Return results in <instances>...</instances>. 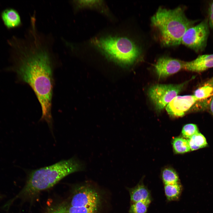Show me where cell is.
<instances>
[{
    "mask_svg": "<svg viewBox=\"0 0 213 213\" xmlns=\"http://www.w3.org/2000/svg\"><path fill=\"white\" fill-rule=\"evenodd\" d=\"M151 202V200L131 203L130 213H146Z\"/></svg>",
    "mask_w": 213,
    "mask_h": 213,
    "instance_id": "e0dca14e",
    "label": "cell"
},
{
    "mask_svg": "<svg viewBox=\"0 0 213 213\" xmlns=\"http://www.w3.org/2000/svg\"><path fill=\"white\" fill-rule=\"evenodd\" d=\"M193 95L197 101L206 100L213 96V87L204 83L194 91Z\"/></svg>",
    "mask_w": 213,
    "mask_h": 213,
    "instance_id": "9a60e30c",
    "label": "cell"
},
{
    "mask_svg": "<svg viewBox=\"0 0 213 213\" xmlns=\"http://www.w3.org/2000/svg\"><path fill=\"white\" fill-rule=\"evenodd\" d=\"M197 101L193 95L177 96L167 105L166 109L171 116H183Z\"/></svg>",
    "mask_w": 213,
    "mask_h": 213,
    "instance_id": "ba28073f",
    "label": "cell"
},
{
    "mask_svg": "<svg viewBox=\"0 0 213 213\" xmlns=\"http://www.w3.org/2000/svg\"><path fill=\"white\" fill-rule=\"evenodd\" d=\"M198 133V130L197 126L193 124H188L185 125L182 131L183 136L187 139Z\"/></svg>",
    "mask_w": 213,
    "mask_h": 213,
    "instance_id": "d6986e66",
    "label": "cell"
},
{
    "mask_svg": "<svg viewBox=\"0 0 213 213\" xmlns=\"http://www.w3.org/2000/svg\"><path fill=\"white\" fill-rule=\"evenodd\" d=\"M162 178L164 184L179 182V178L175 171L170 169H165L162 173Z\"/></svg>",
    "mask_w": 213,
    "mask_h": 213,
    "instance_id": "ac0fdd59",
    "label": "cell"
},
{
    "mask_svg": "<svg viewBox=\"0 0 213 213\" xmlns=\"http://www.w3.org/2000/svg\"><path fill=\"white\" fill-rule=\"evenodd\" d=\"M213 67V54L199 56L190 61H184L183 70L200 73Z\"/></svg>",
    "mask_w": 213,
    "mask_h": 213,
    "instance_id": "30bf717a",
    "label": "cell"
},
{
    "mask_svg": "<svg viewBox=\"0 0 213 213\" xmlns=\"http://www.w3.org/2000/svg\"><path fill=\"white\" fill-rule=\"evenodd\" d=\"M131 203L151 200L149 190L143 185L139 184L129 191Z\"/></svg>",
    "mask_w": 213,
    "mask_h": 213,
    "instance_id": "7c38bea8",
    "label": "cell"
},
{
    "mask_svg": "<svg viewBox=\"0 0 213 213\" xmlns=\"http://www.w3.org/2000/svg\"><path fill=\"white\" fill-rule=\"evenodd\" d=\"M198 21L188 18L184 9L180 7L173 9L160 7L151 19V25L157 31L160 42L165 46L181 44L185 32Z\"/></svg>",
    "mask_w": 213,
    "mask_h": 213,
    "instance_id": "7a4b0ae2",
    "label": "cell"
},
{
    "mask_svg": "<svg viewBox=\"0 0 213 213\" xmlns=\"http://www.w3.org/2000/svg\"><path fill=\"white\" fill-rule=\"evenodd\" d=\"M164 185V192L167 199L172 201L178 199L182 191V187L179 182Z\"/></svg>",
    "mask_w": 213,
    "mask_h": 213,
    "instance_id": "4fadbf2b",
    "label": "cell"
},
{
    "mask_svg": "<svg viewBox=\"0 0 213 213\" xmlns=\"http://www.w3.org/2000/svg\"><path fill=\"white\" fill-rule=\"evenodd\" d=\"M187 140L191 151L204 147L207 144L204 136L199 133L194 135Z\"/></svg>",
    "mask_w": 213,
    "mask_h": 213,
    "instance_id": "5bb4252c",
    "label": "cell"
},
{
    "mask_svg": "<svg viewBox=\"0 0 213 213\" xmlns=\"http://www.w3.org/2000/svg\"><path fill=\"white\" fill-rule=\"evenodd\" d=\"M92 43L107 58L122 65L133 64L141 54L138 45L125 36H105L93 39Z\"/></svg>",
    "mask_w": 213,
    "mask_h": 213,
    "instance_id": "277c9868",
    "label": "cell"
},
{
    "mask_svg": "<svg viewBox=\"0 0 213 213\" xmlns=\"http://www.w3.org/2000/svg\"><path fill=\"white\" fill-rule=\"evenodd\" d=\"M184 61L168 57L159 58L154 65L159 78H163L183 70Z\"/></svg>",
    "mask_w": 213,
    "mask_h": 213,
    "instance_id": "9c48e42d",
    "label": "cell"
},
{
    "mask_svg": "<svg viewBox=\"0 0 213 213\" xmlns=\"http://www.w3.org/2000/svg\"><path fill=\"white\" fill-rule=\"evenodd\" d=\"M85 163L76 157L31 171L20 195L33 196L52 187L63 178L73 172L85 170Z\"/></svg>",
    "mask_w": 213,
    "mask_h": 213,
    "instance_id": "3957f363",
    "label": "cell"
},
{
    "mask_svg": "<svg viewBox=\"0 0 213 213\" xmlns=\"http://www.w3.org/2000/svg\"><path fill=\"white\" fill-rule=\"evenodd\" d=\"M189 81L178 84H157L150 87L148 91L149 97L156 109L160 111L181 91Z\"/></svg>",
    "mask_w": 213,
    "mask_h": 213,
    "instance_id": "52a82bcc",
    "label": "cell"
},
{
    "mask_svg": "<svg viewBox=\"0 0 213 213\" xmlns=\"http://www.w3.org/2000/svg\"><path fill=\"white\" fill-rule=\"evenodd\" d=\"M46 213H69L67 207L64 205H60L49 210Z\"/></svg>",
    "mask_w": 213,
    "mask_h": 213,
    "instance_id": "44dd1931",
    "label": "cell"
},
{
    "mask_svg": "<svg viewBox=\"0 0 213 213\" xmlns=\"http://www.w3.org/2000/svg\"><path fill=\"white\" fill-rule=\"evenodd\" d=\"M207 17L211 29L213 32V1L210 2L208 4Z\"/></svg>",
    "mask_w": 213,
    "mask_h": 213,
    "instance_id": "ffe728a7",
    "label": "cell"
},
{
    "mask_svg": "<svg viewBox=\"0 0 213 213\" xmlns=\"http://www.w3.org/2000/svg\"><path fill=\"white\" fill-rule=\"evenodd\" d=\"M75 191L69 206V213H97L100 204L98 193L91 187L84 185Z\"/></svg>",
    "mask_w": 213,
    "mask_h": 213,
    "instance_id": "5b68a950",
    "label": "cell"
},
{
    "mask_svg": "<svg viewBox=\"0 0 213 213\" xmlns=\"http://www.w3.org/2000/svg\"><path fill=\"white\" fill-rule=\"evenodd\" d=\"M209 110L211 114L213 115V96L211 99L210 101L209 104Z\"/></svg>",
    "mask_w": 213,
    "mask_h": 213,
    "instance_id": "7402d4cb",
    "label": "cell"
},
{
    "mask_svg": "<svg viewBox=\"0 0 213 213\" xmlns=\"http://www.w3.org/2000/svg\"><path fill=\"white\" fill-rule=\"evenodd\" d=\"M1 17L4 25L8 29L19 27L22 25L19 13L14 9L8 8L3 10Z\"/></svg>",
    "mask_w": 213,
    "mask_h": 213,
    "instance_id": "8fae6325",
    "label": "cell"
},
{
    "mask_svg": "<svg viewBox=\"0 0 213 213\" xmlns=\"http://www.w3.org/2000/svg\"><path fill=\"white\" fill-rule=\"evenodd\" d=\"M173 147L175 151L178 153H183L191 150L187 140L182 138H175L173 142Z\"/></svg>",
    "mask_w": 213,
    "mask_h": 213,
    "instance_id": "2e32d148",
    "label": "cell"
},
{
    "mask_svg": "<svg viewBox=\"0 0 213 213\" xmlns=\"http://www.w3.org/2000/svg\"><path fill=\"white\" fill-rule=\"evenodd\" d=\"M53 40L51 36L36 29L28 32L24 38L12 39L9 43L12 64L7 69L15 72L19 80L32 88L41 107V120L51 127L52 70L57 54L53 49Z\"/></svg>",
    "mask_w": 213,
    "mask_h": 213,
    "instance_id": "6da1fadb",
    "label": "cell"
},
{
    "mask_svg": "<svg viewBox=\"0 0 213 213\" xmlns=\"http://www.w3.org/2000/svg\"><path fill=\"white\" fill-rule=\"evenodd\" d=\"M207 17L196 25L188 29L183 35L181 43L197 53L205 49L210 33Z\"/></svg>",
    "mask_w": 213,
    "mask_h": 213,
    "instance_id": "8992f818",
    "label": "cell"
}]
</instances>
